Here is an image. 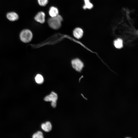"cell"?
Here are the masks:
<instances>
[{
	"label": "cell",
	"mask_w": 138,
	"mask_h": 138,
	"mask_svg": "<svg viewBox=\"0 0 138 138\" xmlns=\"http://www.w3.org/2000/svg\"><path fill=\"white\" fill-rule=\"evenodd\" d=\"M81 95H82V96L85 99H86V100H87V99L86 98H85V97H84V96L82 94H81Z\"/></svg>",
	"instance_id": "obj_15"
},
{
	"label": "cell",
	"mask_w": 138,
	"mask_h": 138,
	"mask_svg": "<svg viewBox=\"0 0 138 138\" xmlns=\"http://www.w3.org/2000/svg\"><path fill=\"white\" fill-rule=\"evenodd\" d=\"M33 138H43V134L41 131H38L34 134L32 136Z\"/></svg>",
	"instance_id": "obj_13"
},
{
	"label": "cell",
	"mask_w": 138,
	"mask_h": 138,
	"mask_svg": "<svg viewBox=\"0 0 138 138\" xmlns=\"http://www.w3.org/2000/svg\"><path fill=\"white\" fill-rule=\"evenodd\" d=\"M57 99V94L55 93L52 91L50 95L44 97V100L46 101H51V103H56Z\"/></svg>",
	"instance_id": "obj_4"
},
{
	"label": "cell",
	"mask_w": 138,
	"mask_h": 138,
	"mask_svg": "<svg viewBox=\"0 0 138 138\" xmlns=\"http://www.w3.org/2000/svg\"><path fill=\"white\" fill-rule=\"evenodd\" d=\"M58 9L54 6L51 7L49 9V13L51 17H54L59 15Z\"/></svg>",
	"instance_id": "obj_9"
},
{
	"label": "cell",
	"mask_w": 138,
	"mask_h": 138,
	"mask_svg": "<svg viewBox=\"0 0 138 138\" xmlns=\"http://www.w3.org/2000/svg\"><path fill=\"white\" fill-rule=\"evenodd\" d=\"M73 34L74 36L77 39L81 38L83 34V30L79 27L76 28L73 31Z\"/></svg>",
	"instance_id": "obj_6"
},
{
	"label": "cell",
	"mask_w": 138,
	"mask_h": 138,
	"mask_svg": "<svg viewBox=\"0 0 138 138\" xmlns=\"http://www.w3.org/2000/svg\"><path fill=\"white\" fill-rule=\"evenodd\" d=\"M113 43L114 47L117 49H120L123 47V41L120 38H118L115 40Z\"/></svg>",
	"instance_id": "obj_10"
},
{
	"label": "cell",
	"mask_w": 138,
	"mask_h": 138,
	"mask_svg": "<svg viewBox=\"0 0 138 138\" xmlns=\"http://www.w3.org/2000/svg\"><path fill=\"white\" fill-rule=\"evenodd\" d=\"M7 18L10 21H14L17 20L19 18L18 15L15 12H12L8 13L6 15Z\"/></svg>",
	"instance_id": "obj_7"
},
{
	"label": "cell",
	"mask_w": 138,
	"mask_h": 138,
	"mask_svg": "<svg viewBox=\"0 0 138 138\" xmlns=\"http://www.w3.org/2000/svg\"><path fill=\"white\" fill-rule=\"evenodd\" d=\"M45 14L43 12H38L34 17V19L37 22L42 24L45 21Z\"/></svg>",
	"instance_id": "obj_5"
},
{
	"label": "cell",
	"mask_w": 138,
	"mask_h": 138,
	"mask_svg": "<svg viewBox=\"0 0 138 138\" xmlns=\"http://www.w3.org/2000/svg\"><path fill=\"white\" fill-rule=\"evenodd\" d=\"M73 67L76 71L80 72L82 70L84 64L79 59L76 58L73 60L71 61Z\"/></svg>",
	"instance_id": "obj_3"
},
{
	"label": "cell",
	"mask_w": 138,
	"mask_h": 138,
	"mask_svg": "<svg viewBox=\"0 0 138 138\" xmlns=\"http://www.w3.org/2000/svg\"><path fill=\"white\" fill-rule=\"evenodd\" d=\"M35 80L36 83L39 84H42L44 82L43 77L40 74H38L36 75L35 77Z\"/></svg>",
	"instance_id": "obj_12"
},
{
	"label": "cell",
	"mask_w": 138,
	"mask_h": 138,
	"mask_svg": "<svg viewBox=\"0 0 138 138\" xmlns=\"http://www.w3.org/2000/svg\"><path fill=\"white\" fill-rule=\"evenodd\" d=\"M84 4L83 6L84 9H91L93 7V5L90 1V0H84Z\"/></svg>",
	"instance_id": "obj_11"
},
{
	"label": "cell",
	"mask_w": 138,
	"mask_h": 138,
	"mask_svg": "<svg viewBox=\"0 0 138 138\" xmlns=\"http://www.w3.org/2000/svg\"><path fill=\"white\" fill-rule=\"evenodd\" d=\"M63 20L62 17L58 15L54 17H51L49 18L48 21L50 27L54 29H59L61 25V22Z\"/></svg>",
	"instance_id": "obj_1"
},
{
	"label": "cell",
	"mask_w": 138,
	"mask_h": 138,
	"mask_svg": "<svg viewBox=\"0 0 138 138\" xmlns=\"http://www.w3.org/2000/svg\"><path fill=\"white\" fill-rule=\"evenodd\" d=\"M42 129L46 132H49L52 129V126L50 122L47 121L44 123H42L41 125Z\"/></svg>",
	"instance_id": "obj_8"
},
{
	"label": "cell",
	"mask_w": 138,
	"mask_h": 138,
	"mask_svg": "<svg viewBox=\"0 0 138 138\" xmlns=\"http://www.w3.org/2000/svg\"><path fill=\"white\" fill-rule=\"evenodd\" d=\"M32 32L30 30L25 29L21 32L20 34V38L24 42L28 43L30 42L32 38Z\"/></svg>",
	"instance_id": "obj_2"
},
{
	"label": "cell",
	"mask_w": 138,
	"mask_h": 138,
	"mask_svg": "<svg viewBox=\"0 0 138 138\" xmlns=\"http://www.w3.org/2000/svg\"><path fill=\"white\" fill-rule=\"evenodd\" d=\"M38 1L40 5L44 6L47 4L48 0H38Z\"/></svg>",
	"instance_id": "obj_14"
}]
</instances>
